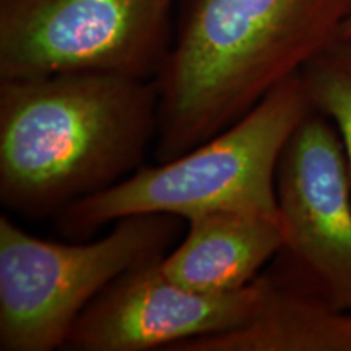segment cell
Wrapping results in <instances>:
<instances>
[{"label": "cell", "instance_id": "3957f363", "mask_svg": "<svg viewBox=\"0 0 351 351\" xmlns=\"http://www.w3.org/2000/svg\"><path fill=\"white\" fill-rule=\"evenodd\" d=\"M311 111L300 72L207 142L174 160L142 166L116 186L73 202L56 217L57 230L72 241H86L109 223L140 213L184 219L217 210L280 213V155Z\"/></svg>", "mask_w": 351, "mask_h": 351}, {"label": "cell", "instance_id": "8fae6325", "mask_svg": "<svg viewBox=\"0 0 351 351\" xmlns=\"http://www.w3.org/2000/svg\"><path fill=\"white\" fill-rule=\"evenodd\" d=\"M341 36L351 38V19L346 21V25L343 26V32H341Z\"/></svg>", "mask_w": 351, "mask_h": 351}, {"label": "cell", "instance_id": "7a4b0ae2", "mask_svg": "<svg viewBox=\"0 0 351 351\" xmlns=\"http://www.w3.org/2000/svg\"><path fill=\"white\" fill-rule=\"evenodd\" d=\"M155 80L112 73L0 80V202L26 219L124 181L158 135Z\"/></svg>", "mask_w": 351, "mask_h": 351}, {"label": "cell", "instance_id": "30bf717a", "mask_svg": "<svg viewBox=\"0 0 351 351\" xmlns=\"http://www.w3.org/2000/svg\"><path fill=\"white\" fill-rule=\"evenodd\" d=\"M306 93L315 111L339 132L351 174V38L340 36L301 70Z\"/></svg>", "mask_w": 351, "mask_h": 351}, {"label": "cell", "instance_id": "5b68a950", "mask_svg": "<svg viewBox=\"0 0 351 351\" xmlns=\"http://www.w3.org/2000/svg\"><path fill=\"white\" fill-rule=\"evenodd\" d=\"M173 0H0V80L112 73L155 80Z\"/></svg>", "mask_w": 351, "mask_h": 351}, {"label": "cell", "instance_id": "6da1fadb", "mask_svg": "<svg viewBox=\"0 0 351 351\" xmlns=\"http://www.w3.org/2000/svg\"><path fill=\"white\" fill-rule=\"evenodd\" d=\"M351 0H182L155 78L156 163L243 119L341 36Z\"/></svg>", "mask_w": 351, "mask_h": 351}, {"label": "cell", "instance_id": "8992f818", "mask_svg": "<svg viewBox=\"0 0 351 351\" xmlns=\"http://www.w3.org/2000/svg\"><path fill=\"white\" fill-rule=\"evenodd\" d=\"M285 226L278 276L351 313V174L335 125L313 109L276 168Z\"/></svg>", "mask_w": 351, "mask_h": 351}, {"label": "cell", "instance_id": "9c48e42d", "mask_svg": "<svg viewBox=\"0 0 351 351\" xmlns=\"http://www.w3.org/2000/svg\"><path fill=\"white\" fill-rule=\"evenodd\" d=\"M171 351H351V313L269 275L261 309L244 326L182 341Z\"/></svg>", "mask_w": 351, "mask_h": 351}, {"label": "cell", "instance_id": "277c9868", "mask_svg": "<svg viewBox=\"0 0 351 351\" xmlns=\"http://www.w3.org/2000/svg\"><path fill=\"white\" fill-rule=\"evenodd\" d=\"M181 219L140 213L93 243H52L0 217V351L64 348L77 319L117 276L165 257Z\"/></svg>", "mask_w": 351, "mask_h": 351}, {"label": "cell", "instance_id": "52a82bcc", "mask_svg": "<svg viewBox=\"0 0 351 351\" xmlns=\"http://www.w3.org/2000/svg\"><path fill=\"white\" fill-rule=\"evenodd\" d=\"M165 257L125 271L104 288L77 319L64 348L171 351L182 341L244 326L261 309L269 275L212 295L168 278L161 270Z\"/></svg>", "mask_w": 351, "mask_h": 351}, {"label": "cell", "instance_id": "ba28073f", "mask_svg": "<svg viewBox=\"0 0 351 351\" xmlns=\"http://www.w3.org/2000/svg\"><path fill=\"white\" fill-rule=\"evenodd\" d=\"M187 236L166 254L161 270L200 293H230L257 280L285 243L282 215L217 210L189 218Z\"/></svg>", "mask_w": 351, "mask_h": 351}]
</instances>
